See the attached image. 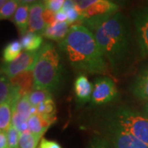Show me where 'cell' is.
Wrapping results in <instances>:
<instances>
[{
    "instance_id": "1",
    "label": "cell",
    "mask_w": 148,
    "mask_h": 148,
    "mask_svg": "<svg viewBox=\"0 0 148 148\" xmlns=\"http://www.w3.org/2000/svg\"><path fill=\"white\" fill-rule=\"evenodd\" d=\"M95 36L113 71L121 73L131 63L132 32L127 16L117 12L81 23Z\"/></svg>"
},
{
    "instance_id": "2",
    "label": "cell",
    "mask_w": 148,
    "mask_h": 148,
    "mask_svg": "<svg viewBox=\"0 0 148 148\" xmlns=\"http://www.w3.org/2000/svg\"><path fill=\"white\" fill-rule=\"evenodd\" d=\"M58 49L71 66L82 73L101 74L107 70V60L94 34L82 24L70 27Z\"/></svg>"
},
{
    "instance_id": "3",
    "label": "cell",
    "mask_w": 148,
    "mask_h": 148,
    "mask_svg": "<svg viewBox=\"0 0 148 148\" xmlns=\"http://www.w3.org/2000/svg\"><path fill=\"white\" fill-rule=\"evenodd\" d=\"M33 89L55 92L63 80V66L58 51L52 43H45L39 50L36 63L33 68Z\"/></svg>"
},
{
    "instance_id": "4",
    "label": "cell",
    "mask_w": 148,
    "mask_h": 148,
    "mask_svg": "<svg viewBox=\"0 0 148 148\" xmlns=\"http://www.w3.org/2000/svg\"><path fill=\"white\" fill-rule=\"evenodd\" d=\"M112 118L126 131L148 147V118L129 107H120Z\"/></svg>"
},
{
    "instance_id": "5",
    "label": "cell",
    "mask_w": 148,
    "mask_h": 148,
    "mask_svg": "<svg viewBox=\"0 0 148 148\" xmlns=\"http://www.w3.org/2000/svg\"><path fill=\"white\" fill-rule=\"evenodd\" d=\"M104 133L106 140L114 148H148L147 145L123 128L112 117L106 119Z\"/></svg>"
},
{
    "instance_id": "6",
    "label": "cell",
    "mask_w": 148,
    "mask_h": 148,
    "mask_svg": "<svg viewBox=\"0 0 148 148\" xmlns=\"http://www.w3.org/2000/svg\"><path fill=\"white\" fill-rule=\"evenodd\" d=\"M82 21L117 12L119 6L110 0H73Z\"/></svg>"
},
{
    "instance_id": "7",
    "label": "cell",
    "mask_w": 148,
    "mask_h": 148,
    "mask_svg": "<svg viewBox=\"0 0 148 148\" xmlns=\"http://www.w3.org/2000/svg\"><path fill=\"white\" fill-rule=\"evenodd\" d=\"M132 16L139 53L148 58V0L132 11Z\"/></svg>"
},
{
    "instance_id": "8",
    "label": "cell",
    "mask_w": 148,
    "mask_h": 148,
    "mask_svg": "<svg viewBox=\"0 0 148 148\" xmlns=\"http://www.w3.org/2000/svg\"><path fill=\"white\" fill-rule=\"evenodd\" d=\"M38 55L39 51H24L15 60L4 64L1 68V73L9 79H12L19 74L33 69Z\"/></svg>"
},
{
    "instance_id": "9",
    "label": "cell",
    "mask_w": 148,
    "mask_h": 148,
    "mask_svg": "<svg viewBox=\"0 0 148 148\" xmlns=\"http://www.w3.org/2000/svg\"><path fill=\"white\" fill-rule=\"evenodd\" d=\"M118 95L115 82L110 77H104L95 80L93 84L91 103L94 105H104L113 101Z\"/></svg>"
},
{
    "instance_id": "10",
    "label": "cell",
    "mask_w": 148,
    "mask_h": 148,
    "mask_svg": "<svg viewBox=\"0 0 148 148\" xmlns=\"http://www.w3.org/2000/svg\"><path fill=\"white\" fill-rule=\"evenodd\" d=\"M45 6L43 1L38 2L30 6L28 30L36 34L43 35L47 25L44 19V12Z\"/></svg>"
},
{
    "instance_id": "11",
    "label": "cell",
    "mask_w": 148,
    "mask_h": 148,
    "mask_svg": "<svg viewBox=\"0 0 148 148\" xmlns=\"http://www.w3.org/2000/svg\"><path fill=\"white\" fill-rule=\"evenodd\" d=\"M93 91V85L85 76L80 74L77 77L74 82V93L80 103L84 104L90 101Z\"/></svg>"
},
{
    "instance_id": "12",
    "label": "cell",
    "mask_w": 148,
    "mask_h": 148,
    "mask_svg": "<svg viewBox=\"0 0 148 148\" xmlns=\"http://www.w3.org/2000/svg\"><path fill=\"white\" fill-rule=\"evenodd\" d=\"M131 91L138 100L148 101V65L134 79L131 86Z\"/></svg>"
},
{
    "instance_id": "13",
    "label": "cell",
    "mask_w": 148,
    "mask_h": 148,
    "mask_svg": "<svg viewBox=\"0 0 148 148\" xmlns=\"http://www.w3.org/2000/svg\"><path fill=\"white\" fill-rule=\"evenodd\" d=\"M69 29L70 27L68 21H56L53 25L47 26L42 36L48 40L61 42L67 36Z\"/></svg>"
},
{
    "instance_id": "14",
    "label": "cell",
    "mask_w": 148,
    "mask_h": 148,
    "mask_svg": "<svg viewBox=\"0 0 148 148\" xmlns=\"http://www.w3.org/2000/svg\"><path fill=\"white\" fill-rule=\"evenodd\" d=\"M10 80L12 84L16 86L19 88L21 97L29 95L31 91L33 90V86H34L33 69L24 72Z\"/></svg>"
},
{
    "instance_id": "15",
    "label": "cell",
    "mask_w": 148,
    "mask_h": 148,
    "mask_svg": "<svg viewBox=\"0 0 148 148\" xmlns=\"http://www.w3.org/2000/svg\"><path fill=\"white\" fill-rule=\"evenodd\" d=\"M43 36L31 31L21 35V44L25 51H39L43 46Z\"/></svg>"
},
{
    "instance_id": "16",
    "label": "cell",
    "mask_w": 148,
    "mask_h": 148,
    "mask_svg": "<svg viewBox=\"0 0 148 148\" xmlns=\"http://www.w3.org/2000/svg\"><path fill=\"white\" fill-rule=\"evenodd\" d=\"M27 125L30 132L42 138L44 133L47 131V129L52 125V123L36 113L29 118Z\"/></svg>"
},
{
    "instance_id": "17",
    "label": "cell",
    "mask_w": 148,
    "mask_h": 148,
    "mask_svg": "<svg viewBox=\"0 0 148 148\" xmlns=\"http://www.w3.org/2000/svg\"><path fill=\"white\" fill-rule=\"evenodd\" d=\"M29 10L30 6L26 4H20L17 8L12 21L17 27L21 35L28 31V21H29Z\"/></svg>"
},
{
    "instance_id": "18",
    "label": "cell",
    "mask_w": 148,
    "mask_h": 148,
    "mask_svg": "<svg viewBox=\"0 0 148 148\" xmlns=\"http://www.w3.org/2000/svg\"><path fill=\"white\" fill-rule=\"evenodd\" d=\"M36 113L40 116L47 119L52 124L56 120V106L53 99H49L41 103L36 108Z\"/></svg>"
},
{
    "instance_id": "19",
    "label": "cell",
    "mask_w": 148,
    "mask_h": 148,
    "mask_svg": "<svg viewBox=\"0 0 148 148\" xmlns=\"http://www.w3.org/2000/svg\"><path fill=\"white\" fill-rule=\"evenodd\" d=\"M23 49L21 41L12 40L6 45L3 50V58L6 64L10 63L18 58Z\"/></svg>"
},
{
    "instance_id": "20",
    "label": "cell",
    "mask_w": 148,
    "mask_h": 148,
    "mask_svg": "<svg viewBox=\"0 0 148 148\" xmlns=\"http://www.w3.org/2000/svg\"><path fill=\"white\" fill-rule=\"evenodd\" d=\"M12 108L9 102L2 103L0 105V130L7 132L12 125Z\"/></svg>"
},
{
    "instance_id": "21",
    "label": "cell",
    "mask_w": 148,
    "mask_h": 148,
    "mask_svg": "<svg viewBox=\"0 0 148 148\" xmlns=\"http://www.w3.org/2000/svg\"><path fill=\"white\" fill-rule=\"evenodd\" d=\"M13 91V86L11 80L5 75L1 74L0 77V102L5 103L9 102L11 96Z\"/></svg>"
},
{
    "instance_id": "22",
    "label": "cell",
    "mask_w": 148,
    "mask_h": 148,
    "mask_svg": "<svg viewBox=\"0 0 148 148\" xmlns=\"http://www.w3.org/2000/svg\"><path fill=\"white\" fill-rule=\"evenodd\" d=\"M60 11H62L67 15V18H68L67 21L69 24H73L75 22L79 23L81 16L73 0H65L64 5Z\"/></svg>"
},
{
    "instance_id": "23",
    "label": "cell",
    "mask_w": 148,
    "mask_h": 148,
    "mask_svg": "<svg viewBox=\"0 0 148 148\" xmlns=\"http://www.w3.org/2000/svg\"><path fill=\"white\" fill-rule=\"evenodd\" d=\"M28 98L32 106L36 108L37 106H40L43 102L52 99V93L46 90L33 89L28 95Z\"/></svg>"
},
{
    "instance_id": "24",
    "label": "cell",
    "mask_w": 148,
    "mask_h": 148,
    "mask_svg": "<svg viewBox=\"0 0 148 148\" xmlns=\"http://www.w3.org/2000/svg\"><path fill=\"white\" fill-rule=\"evenodd\" d=\"M41 139L40 136L31 132L29 130L20 134L19 148H36L39 141Z\"/></svg>"
},
{
    "instance_id": "25",
    "label": "cell",
    "mask_w": 148,
    "mask_h": 148,
    "mask_svg": "<svg viewBox=\"0 0 148 148\" xmlns=\"http://www.w3.org/2000/svg\"><path fill=\"white\" fill-rule=\"evenodd\" d=\"M19 5L18 0H8L4 5L0 8V19L8 20L12 18Z\"/></svg>"
},
{
    "instance_id": "26",
    "label": "cell",
    "mask_w": 148,
    "mask_h": 148,
    "mask_svg": "<svg viewBox=\"0 0 148 148\" xmlns=\"http://www.w3.org/2000/svg\"><path fill=\"white\" fill-rule=\"evenodd\" d=\"M6 133L8 138V148H19L20 132L12 124Z\"/></svg>"
},
{
    "instance_id": "27",
    "label": "cell",
    "mask_w": 148,
    "mask_h": 148,
    "mask_svg": "<svg viewBox=\"0 0 148 148\" xmlns=\"http://www.w3.org/2000/svg\"><path fill=\"white\" fill-rule=\"evenodd\" d=\"M65 0H43L45 8L52 11L53 12H58L61 10Z\"/></svg>"
},
{
    "instance_id": "28",
    "label": "cell",
    "mask_w": 148,
    "mask_h": 148,
    "mask_svg": "<svg viewBox=\"0 0 148 148\" xmlns=\"http://www.w3.org/2000/svg\"><path fill=\"white\" fill-rule=\"evenodd\" d=\"M89 148H110L109 142L101 138H93L89 145Z\"/></svg>"
},
{
    "instance_id": "29",
    "label": "cell",
    "mask_w": 148,
    "mask_h": 148,
    "mask_svg": "<svg viewBox=\"0 0 148 148\" xmlns=\"http://www.w3.org/2000/svg\"><path fill=\"white\" fill-rule=\"evenodd\" d=\"M44 19H45V23H46L47 26L53 25L54 22H56V20H55V12H53L52 11L45 8V12H44Z\"/></svg>"
},
{
    "instance_id": "30",
    "label": "cell",
    "mask_w": 148,
    "mask_h": 148,
    "mask_svg": "<svg viewBox=\"0 0 148 148\" xmlns=\"http://www.w3.org/2000/svg\"><path fill=\"white\" fill-rule=\"evenodd\" d=\"M39 148H62L58 143L54 141H49L45 138H43L40 141Z\"/></svg>"
},
{
    "instance_id": "31",
    "label": "cell",
    "mask_w": 148,
    "mask_h": 148,
    "mask_svg": "<svg viewBox=\"0 0 148 148\" xmlns=\"http://www.w3.org/2000/svg\"><path fill=\"white\" fill-rule=\"evenodd\" d=\"M0 148H8V138L6 132H0Z\"/></svg>"
},
{
    "instance_id": "32",
    "label": "cell",
    "mask_w": 148,
    "mask_h": 148,
    "mask_svg": "<svg viewBox=\"0 0 148 148\" xmlns=\"http://www.w3.org/2000/svg\"><path fill=\"white\" fill-rule=\"evenodd\" d=\"M55 20H56V21H59V22L67 21V20H68L67 15L64 12H63L62 11H59V12L55 13Z\"/></svg>"
},
{
    "instance_id": "33",
    "label": "cell",
    "mask_w": 148,
    "mask_h": 148,
    "mask_svg": "<svg viewBox=\"0 0 148 148\" xmlns=\"http://www.w3.org/2000/svg\"><path fill=\"white\" fill-rule=\"evenodd\" d=\"M20 4H26V5L31 6L32 4H34L38 2H41L43 0H18Z\"/></svg>"
},
{
    "instance_id": "34",
    "label": "cell",
    "mask_w": 148,
    "mask_h": 148,
    "mask_svg": "<svg viewBox=\"0 0 148 148\" xmlns=\"http://www.w3.org/2000/svg\"><path fill=\"white\" fill-rule=\"evenodd\" d=\"M110 1L114 3L115 4H117V5H119L120 7V6L127 5V3H128L131 0H110Z\"/></svg>"
},
{
    "instance_id": "35",
    "label": "cell",
    "mask_w": 148,
    "mask_h": 148,
    "mask_svg": "<svg viewBox=\"0 0 148 148\" xmlns=\"http://www.w3.org/2000/svg\"><path fill=\"white\" fill-rule=\"evenodd\" d=\"M143 114L148 118V101L146 103V104H145V106H144V107H143Z\"/></svg>"
},
{
    "instance_id": "36",
    "label": "cell",
    "mask_w": 148,
    "mask_h": 148,
    "mask_svg": "<svg viewBox=\"0 0 148 148\" xmlns=\"http://www.w3.org/2000/svg\"><path fill=\"white\" fill-rule=\"evenodd\" d=\"M8 1V0H0V8H2Z\"/></svg>"
},
{
    "instance_id": "37",
    "label": "cell",
    "mask_w": 148,
    "mask_h": 148,
    "mask_svg": "<svg viewBox=\"0 0 148 148\" xmlns=\"http://www.w3.org/2000/svg\"><path fill=\"white\" fill-rule=\"evenodd\" d=\"M38 148H39V147H38Z\"/></svg>"
}]
</instances>
